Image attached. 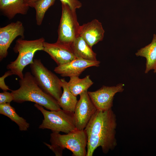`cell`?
Wrapping results in <instances>:
<instances>
[{
	"instance_id": "9",
	"label": "cell",
	"mask_w": 156,
	"mask_h": 156,
	"mask_svg": "<svg viewBox=\"0 0 156 156\" xmlns=\"http://www.w3.org/2000/svg\"><path fill=\"white\" fill-rule=\"evenodd\" d=\"M124 86L122 83L112 86H103L95 91L88 92L97 109L106 110L112 109L114 96L116 93L123 91Z\"/></svg>"
},
{
	"instance_id": "10",
	"label": "cell",
	"mask_w": 156,
	"mask_h": 156,
	"mask_svg": "<svg viewBox=\"0 0 156 156\" xmlns=\"http://www.w3.org/2000/svg\"><path fill=\"white\" fill-rule=\"evenodd\" d=\"M25 29L20 21L12 22L0 28V60L6 57L8 49L11 44L17 37L24 39Z\"/></svg>"
},
{
	"instance_id": "21",
	"label": "cell",
	"mask_w": 156,
	"mask_h": 156,
	"mask_svg": "<svg viewBox=\"0 0 156 156\" xmlns=\"http://www.w3.org/2000/svg\"><path fill=\"white\" fill-rule=\"evenodd\" d=\"M14 97L12 93L4 91L0 93V104L10 103L14 100Z\"/></svg>"
},
{
	"instance_id": "14",
	"label": "cell",
	"mask_w": 156,
	"mask_h": 156,
	"mask_svg": "<svg viewBox=\"0 0 156 156\" xmlns=\"http://www.w3.org/2000/svg\"><path fill=\"white\" fill-rule=\"evenodd\" d=\"M30 7L24 0H0V10L9 19L17 14H26Z\"/></svg>"
},
{
	"instance_id": "20",
	"label": "cell",
	"mask_w": 156,
	"mask_h": 156,
	"mask_svg": "<svg viewBox=\"0 0 156 156\" xmlns=\"http://www.w3.org/2000/svg\"><path fill=\"white\" fill-rule=\"evenodd\" d=\"M55 0H38L34 2L31 7L36 11V19L37 25H40L45 14L48 9L54 3Z\"/></svg>"
},
{
	"instance_id": "22",
	"label": "cell",
	"mask_w": 156,
	"mask_h": 156,
	"mask_svg": "<svg viewBox=\"0 0 156 156\" xmlns=\"http://www.w3.org/2000/svg\"><path fill=\"white\" fill-rule=\"evenodd\" d=\"M62 3L68 5L73 10L79 9L82 6V3L78 0H60Z\"/></svg>"
},
{
	"instance_id": "3",
	"label": "cell",
	"mask_w": 156,
	"mask_h": 156,
	"mask_svg": "<svg viewBox=\"0 0 156 156\" xmlns=\"http://www.w3.org/2000/svg\"><path fill=\"white\" fill-rule=\"evenodd\" d=\"M44 39L41 38L33 40H27L22 38L18 39L13 48L15 53L18 54L16 59L10 62L6 68L11 70L14 75L22 79L24 75L23 70L27 65L33 62L35 52L38 51H43Z\"/></svg>"
},
{
	"instance_id": "23",
	"label": "cell",
	"mask_w": 156,
	"mask_h": 156,
	"mask_svg": "<svg viewBox=\"0 0 156 156\" xmlns=\"http://www.w3.org/2000/svg\"><path fill=\"white\" fill-rule=\"evenodd\" d=\"M14 75L13 72L10 70L6 72L0 78V88L4 91H7L8 90L11 91L8 86H7L5 83V79L8 76Z\"/></svg>"
},
{
	"instance_id": "4",
	"label": "cell",
	"mask_w": 156,
	"mask_h": 156,
	"mask_svg": "<svg viewBox=\"0 0 156 156\" xmlns=\"http://www.w3.org/2000/svg\"><path fill=\"white\" fill-rule=\"evenodd\" d=\"M34 106L43 115L44 119L39 128L51 130L52 132H61L67 133L77 129L75 125L73 112L62 109L48 111L43 107L35 103Z\"/></svg>"
},
{
	"instance_id": "25",
	"label": "cell",
	"mask_w": 156,
	"mask_h": 156,
	"mask_svg": "<svg viewBox=\"0 0 156 156\" xmlns=\"http://www.w3.org/2000/svg\"><path fill=\"white\" fill-rule=\"evenodd\" d=\"M38 0H24L25 2L31 7L33 3Z\"/></svg>"
},
{
	"instance_id": "17",
	"label": "cell",
	"mask_w": 156,
	"mask_h": 156,
	"mask_svg": "<svg viewBox=\"0 0 156 156\" xmlns=\"http://www.w3.org/2000/svg\"><path fill=\"white\" fill-rule=\"evenodd\" d=\"M63 89L62 94L57 101L58 103L64 110L74 112L77 102L76 96L74 95L69 90L67 83L64 78L61 79Z\"/></svg>"
},
{
	"instance_id": "19",
	"label": "cell",
	"mask_w": 156,
	"mask_h": 156,
	"mask_svg": "<svg viewBox=\"0 0 156 156\" xmlns=\"http://www.w3.org/2000/svg\"><path fill=\"white\" fill-rule=\"evenodd\" d=\"M0 114L7 116L16 123L21 131H26L29 127V124L18 114L10 103L0 104Z\"/></svg>"
},
{
	"instance_id": "2",
	"label": "cell",
	"mask_w": 156,
	"mask_h": 156,
	"mask_svg": "<svg viewBox=\"0 0 156 156\" xmlns=\"http://www.w3.org/2000/svg\"><path fill=\"white\" fill-rule=\"evenodd\" d=\"M19 83L18 89L11 90L14 101L18 103L32 102L50 110L61 109L57 101L39 86L31 72L25 73L23 78L20 79Z\"/></svg>"
},
{
	"instance_id": "13",
	"label": "cell",
	"mask_w": 156,
	"mask_h": 156,
	"mask_svg": "<svg viewBox=\"0 0 156 156\" xmlns=\"http://www.w3.org/2000/svg\"><path fill=\"white\" fill-rule=\"evenodd\" d=\"M104 32L102 23L97 19H94L80 25L79 36L92 48L93 45L103 40Z\"/></svg>"
},
{
	"instance_id": "16",
	"label": "cell",
	"mask_w": 156,
	"mask_h": 156,
	"mask_svg": "<svg viewBox=\"0 0 156 156\" xmlns=\"http://www.w3.org/2000/svg\"><path fill=\"white\" fill-rule=\"evenodd\" d=\"M135 55L146 58L145 73H148L151 70H154L156 67V35H153L151 43L138 50Z\"/></svg>"
},
{
	"instance_id": "12",
	"label": "cell",
	"mask_w": 156,
	"mask_h": 156,
	"mask_svg": "<svg viewBox=\"0 0 156 156\" xmlns=\"http://www.w3.org/2000/svg\"><path fill=\"white\" fill-rule=\"evenodd\" d=\"M43 51L47 53L57 66L68 63L76 58L69 46L59 43L44 42Z\"/></svg>"
},
{
	"instance_id": "5",
	"label": "cell",
	"mask_w": 156,
	"mask_h": 156,
	"mask_svg": "<svg viewBox=\"0 0 156 156\" xmlns=\"http://www.w3.org/2000/svg\"><path fill=\"white\" fill-rule=\"evenodd\" d=\"M30 67L39 86L57 101L62 93L61 79L44 66L40 59H34Z\"/></svg>"
},
{
	"instance_id": "6",
	"label": "cell",
	"mask_w": 156,
	"mask_h": 156,
	"mask_svg": "<svg viewBox=\"0 0 156 156\" xmlns=\"http://www.w3.org/2000/svg\"><path fill=\"white\" fill-rule=\"evenodd\" d=\"M51 144L63 150L67 149L73 156H86L87 138L84 130L76 129L65 134L52 132L50 134Z\"/></svg>"
},
{
	"instance_id": "15",
	"label": "cell",
	"mask_w": 156,
	"mask_h": 156,
	"mask_svg": "<svg viewBox=\"0 0 156 156\" xmlns=\"http://www.w3.org/2000/svg\"><path fill=\"white\" fill-rule=\"evenodd\" d=\"M76 58L90 60H97L96 54L81 36L77 37L70 46Z\"/></svg>"
},
{
	"instance_id": "11",
	"label": "cell",
	"mask_w": 156,
	"mask_h": 156,
	"mask_svg": "<svg viewBox=\"0 0 156 156\" xmlns=\"http://www.w3.org/2000/svg\"><path fill=\"white\" fill-rule=\"evenodd\" d=\"M100 62L98 60L90 61L75 58L66 64L58 66L54 71L62 77L79 76L88 67H99Z\"/></svg>"
},
{
	"instance_id": "18",
	"label": "cell",
	"mask_w": 156,
	"mask_h": 156,
	"mask_svg": "<svg viewBox=\"0 0 156 156\" xmlns=\"http://www.w3.org/2000/svg\"><path fill=\"white\" fill-rule=\"evenodd\" d=\"M89 75H86L82 79L79 78V76L70 77V79L68 82V88L71 92L77 96L82 93L88 91V89L93 83Z\"/></svg>"
},
{
	"instance_id": "24",
	"label": "cell",
	"mask_w": 156,
	"mask_h": 156,
	"mask_svg": "<svg viewBox=\"0 0 156 156\" xmlns=\"http://www.w3.org/2000/svg\"><path fill=\"white\" fill-rule=\"evenodd\" d=\"M44 144L55 153L56 156H62L63 149L56 146L50 145L46 143Z\"/></svg>"
},
{
	"instance_id": "8",
	"label": "cell",
	"mask_w": 156,
	"mask_h": 156,
	"mask_svg": "<svg viewBox=\"0 0 156 156\" xmlns=\"http://www.w3.org/2000/svg\"><path fill=\"white\" fill-rule=\"evenodd\" d=\"M86 91L80 95L74 112L76 127L83 130L92 116L97 110L88 93Z\"/></svg>"
},
{
	"instance_id": "1",
	"label": "cell",
	"mask_w": 156,
	"mask_h": 156,
	"mask_svg": "<svg viewBox=\"0 0 156 156\" xmlns=\"http://www.w3.org/2000/svg\"><path fill=\"white\" fill-rule=\"evenodd\" d=\"M116 126V116L112 109L97 110L84 129L87 138L86 156H92L99 147L105 154L114 149L117 144Z\"/></svg>"
},
{
	"instance_id": "7",
	"label": "cell",
	"mask_w": 156,
	"mask_h": 156,
	"mask_svg": "<svg viewBox=\"0 0 156 156\" xmlns=\"http://www.w3.org/2000/svg\"><path fill=\"white\" fill-rule=\"evenodd\" d=\"M62 15L56 42L70 46L79 36L80 25L78 22L75 10L67 4L62 3Z\"/></svg>"
},
{
	"instance_id": "26",
	"label": "cell",
	"mask_w": 156,
	"mask_h": 156,
	"mask_svg": "<svg viewBox=\"0 0 156 156\" xmlns=\"http://www.w3.org/2000/svg\"><path fill=\"white\" fill-rule=\"evenodd\" d=\"M154 73H156V67L155 68L154 70Z\"/></svg>"
}]
</instances>
